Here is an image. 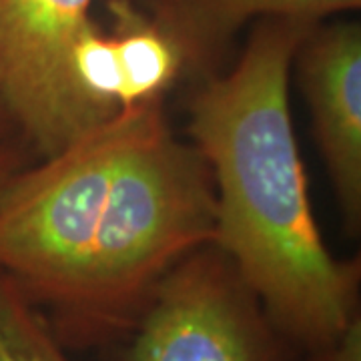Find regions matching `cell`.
I'll return each mask as SVG.
<instances>
[{
  "mask_svg": "<svg viewBox=\"0 0 361 361\" xmlns=\"http://www.w3.org/2000/svg\"><path fill=\"white\" fill-rule=\"evenodd\" d=\"M153 103L118 111L59 155L0 183V271L37 307H49L54 334L75 305L116 169Z\"/></svg>",
  "mask_w": 361,
  "mask_h": 361,
  "instance_id": "obj_3",
  "label": "cell"
},
{
  "mask_svg": "<svg viewBox=\"0 0 361 361\" xmlns=\"http://www.w3.org/2000/svg\"><path fill=\"white\" fill-rule=\"evenodd\" d=\"M115 14L116 63L121 71V111L161 101L163 90L177 78L183 47L163 26L147 20L127 0L111 2Z\"/></svg>",
  "mask_w": 361,
  "mask_h": 361,
  "instance_id": "obj_7",
  "label": "cell"
},
{
  "mask_svg": "<svg viewBox=\"0 0 361 361\" xmlns=\"http://www.w3.org/2000/svg\"><path fill=\"white\" fill-rule=\"evenodd\" d=\"M299 80L349 231L361 223V32L339 25L299 44Z\"/></svg>",
  "mask_w": 361,
  "mask_h": 361,
  "instance_id": "obj_6",
  "label": "cell"
},
{
  "mask_svg": "<svg viewBox=\"0 0 361 361\" xmlns=\"http://www.w3.org/2000/svg\"><path fill=\"white\" fill-rule=\"evenodd\" d=\"M180 16L201 35H223L251 16L265 14L313 23L325 14L360 8L361 0H173Z\"/></svg>",
  "mask_w": 361,
  "mask_h": 361,
  "instance_id": "obj_8",
  "label": "cell"
},
{
  "mask_svg": "<svg viewBox=\"0 0 361 361\" xmlns=\"http://www.w3.org/2000/svg\"><path fill=\"white\" fill-rule=\"evenodd\" d=\"M215 207L205 159L173 137L155 101L116 169L75 305L56 339L80 348L127 336L159 281L213 243Z\"/></svg>",
  "mask_w": 361,
  "mask_h": 361,
  "instance_id": "obj_2",
  "label": "cell"
},
{
  "mask_svg": "<svg viewBox=\"0 0 361 361\" xmlns=\"http://www.w3.org/2000/svg\"><path fill=\"white\" fill-rule=\"evenodd\" d=\"M307 26L263 23L237 66L207 80L189 106L215 187L213 245L297 351L327 345L360 315L361 279L360 257L339 261L323 243L291 123L289 65Z\"/></svg>",
  "mask_w": 361,
  "mask_h": 361,
  "instance_id": "obj_1",
  "label": "cell"
},
{
  "mask_svg": "<svg viewBox=\"0 0 361 361\" xmlns=\"http://www.w3.org/2000/svg\"><path fill=\"white\" fill-rule=\"evenodd\" d=\"M23 165H25V155L11 142L0 141V183H4L16 171H20Z\"/></svg>",
  "mask_w": 361,
  "mask_h": 361,
  "instance_id": "obj_11",
  "label": "cell"
},
{
  "mask_svg": "<svg viewBox=\"0 0 361 361\" xmlns=\"http://www.w3.org/2000/svg\"><path fill=\"white\" fill-rule=\"evenodd\" d=\"M92 0H0V99L42 155L109 121L80 94L71 52Z\"/></svg>",
  "mask_w": 361,
  "mask_h": 361,
  "instance_id": "obj_5",
  "label": "cell"
},
{
  "mask_svg": "<svg viewBox=\"0 0 361 361\" xmlns=\"http://www.w3.org/2000/svg\"><path fill=\"white\" fill-rule=\"evenodd\" d=\"M305 353V361H361V315H355L334 341Z\"/></svg>",
  "mask_w": 361,
  "mask_h": 361,
  "instance_id": "obj_10",
  "label": "cell"
},
{
  "mask_svg": "<svg viewBox=\"0 0 361 361\" xmlns=\"http://www.w3.org/2000/svg\"><path fill=\"white\" fill-rule=\"evenodd\" d=\"M0 361H71L47 317L0 271Z\"/></svg>",
  "mask_w": 361,
  "mask_h": 361,
  "instance_id": "obj_9",
  "label": "cell"
},
{
  "mask_svg": "<svg viewBox=\"0 0 361 361\" xmlns=\"http://www.w3.org/2000/svg\"><path fill=\"white\" fill-rule=\"evenodd\" d=\"M6 121H11V118H8V113H6V109H4V104H2V99H0V127H2Z\"/></svg>",
  "mask_w": 361,
  "mask_h": 361,
  "instance_id": "obj_12",
  "label": "cell"
},
{
  "mask_svg": "<svg viewBox=\"0 0 361 361\" xmlns=\"http://www.w3.org/2000/svg\"><path fill=\"white\" fill-rule=\"evenodd\" d=\"M121 361H295L219 247H201L159 281L127 334Z\"/></svg>",
  "mask_w": 361,
  "mask_h": 361,
  "instance_id": "obj_4",
  "label": "cell"
}]
</instances>
